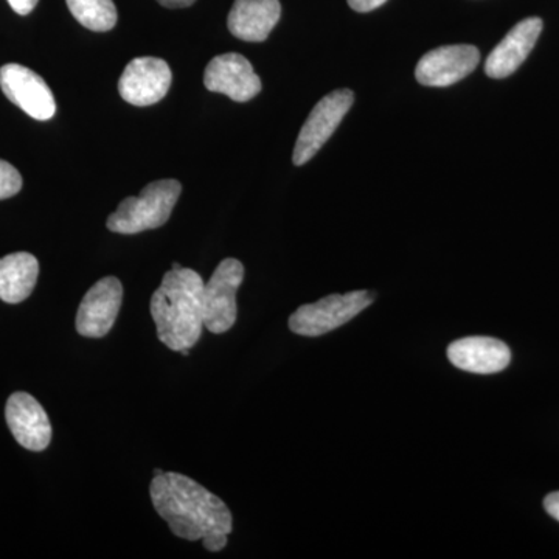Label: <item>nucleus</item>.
Instances as JSON below:
<instances>
[{"label": "nucleus", "mask_w": 559, "mask_h": 559, "mask_svg": "<svg viewBox=\"0 0 559 559\" xmlns=\"http://www.w3.org/2000/svg\"><path fill=\"white\" fill-rule=\"evenodd\" d=\"M7 425L14 439L28 451L40 452L51 441V425L43 406L25 392H16L7 401Z\"/></svg>", "instance_id": "12"}, {"label": "nucleus", "mask_w": 559, "mask_h": 559, "mask_svg": "<svg viewBox=\"0 0 559 559\" xmlns=\"http://www.w3.org/2000/svg\"><path fill=\"white\" fill-rule=\"evenodd\" d=\"M70 13L83 27L92 32H109L117 24V9L112 0H66Z\"/></svg>", "instance_id": "17"}, {"label": "nucleus", "mask_w": 559, "mask_h": 559, "mask_svg": "<svg viewBox=\"0 0 559 559\" xmlns=\"http://www.w3.org/2000/svg\"><path fill=\"white\" fill-rule=\"evenodd\" d=\"M245 278L241 261H221L207 283H204V326L213 334L227 333L237 322V293Z\"/></svg>", "instance_id": "5"}, {"label": "nucleus", "mask_w": 559, "mask_h": 559, "mask_svg": "<svg viewBox=\"0 0 559 559\" xmlns=\"http://www.w3.org/2000/svg\"><path fill=\"white\" fill-rule=\"evenodd\" d=\"M171 69L167 61L154 57H140L124 69L119 92L124 102L134 106L159 103L171 86Z\"/></svg>", "instance_id": "10"}, {"label": "nucleus", "mask_w": 559, "mask_h": 559, "mask_svg": "<svg viewBox=\"0 0 559 559\" xmlns=\"http://www.w3.org/2000/svg\"><path fill=\"white\" fill-rule=\"evenodd\" d=\"M540 32H543V21L539 17H528L514 25L485 62V73L489 79H507L511 73L516 72L536 46Z\"/></svg>", "instance_id": "13"}, {"label": "nucleus", "mask_w": 559, "mask_h": 559, "mask_svg": "<svg viewBox=\"0 0 559 559\" xmlns=\"http://www.w3.org/2000/svg\"><path fill=\"white\" fill-rule=\"evenodd\" d=\"M182 186L175 179L156 180L138 198H127L108 218V229L116 234L134 235L157 229L170 219Z\"/></svg>", "instance_id": "3"}, {"label": "nucleus", "mask_w": 559, "mask_h": 559, "mask_svg": "<svg viewBox=\"0 0 559 559\" xmlns=\"http://www.w3.org/2000/svg\"><path fill=\"white\" fill-rule=\"evenodd\" d=\"M479 61V49L468 44L439 47L419 60L415 76L423 86L448 87L466 79Z\"/></svg>", "instance_id": "9"}, {"label": "nucleus", "mask_w": 559, "mask_h": 559, "mask_svg": "<svg viewBox=\"0 0 559 559\" xmlns=\"http://www.w3.org/2000/svg\"><path fill=\"white\" fill-rule=\"evenodd\" d=\"M544 509L554 520L559 521V491L547 496L546 500H544Z\"/></svg>", "instance_id": "21"}, {"label": "nucleus", "mask_w": 559, "mask_h": 559, "mask_svg": "<svg viewBox=\"0 0 559 559\" xmlns=\"http://www.w3.org/2000/svg\"><path fill=\"white\" fill-rule=\"evenodd\" d=\"M282 16L278 0H235L229 13V31L235 38L263 43Z\"/></svg>", "instance_id": "15"}, {"label": "nucleus", "mask_w": 559, "mask_h": 559, "mask_svg": "<svg viewBox=\"0 0 559 559\" xmlns=\"http://www.w3.org/2000/svg\"><path fill=\"white\" fill-rule=\"evenodd\" d=\"M39 263L28 252L10 253L0 259V300L16 305L31 297L38 282Z\"/></svg>", "instance_id": "16"}, {"label": "nucleus", "mask_w": 559, "mask_h": 559, "mask_svg": "<svg viewBox=\"0 0 559 559\" xmlns=\"http://www.w3.org/2000/svg\"><path fill=\"white\" fill-rule=\"evenodd\" d=\"M123 301V286L117 277L98 280L81 300L76 331L84 337L100 340L112 330Z\"/></svg>", "instance_id": "8"}, {"label": "nucleus", "mask_w": 559, "mask_h": 559, "mask_svg": "<svg viewBox=\"0 0 559 559\" xmlns=\"http://www.w3.org/2000/svg\"><path fill=\"white\" fill-rule=\"evenodd\" d=\"M204 280L189 267L168 271L151 297L157 337L173 352L193 348L204 330Z\"/></svg>", "instance_id": "2"}, {"label": "nucleus", "mask_w": 559, "mask_h": 559, "mask_svg": "<svg viewBox=\"0 0 559 559\" xmlns=\"http://www.w3.org/2000/svg\"><path fill=\"white\" fill-rule=\"evenodd\" d=\"M210 92L227 95L234 102L252 100L261 92V80L248 58L240 53H226L213 58L204 73Z\"/></svg>", "instance_id": "11"}, {"label": "nucleus", "mask_w": 559, "mask_h": 559, "mask_svg": "<svg viewBox=\"0 0 559 559\" xmlns=\"http://www.w3.org/2000/svg\"><path fill=\"white\" fill-rule=\"evenodd\" d=\"M21 189V173L9 162L0 159V201L9 200V198L20 193Z\"/></svg>", "instance_id": "18"}, {"label": "nucleus", "mask_w": 559, "mask_h": 559, "mask_svg": "<svg viewBox=\"0 0 559 559\" xmlns=\"http://www.w3.org/2000/svg\"><path fill=\"white\" fill-rule=\"evenodd\" d=\"M150 496L157 514L173 535L202 540L205 549L219 551L227 546L234 518L226 503L190 477L179 473L154 476Z\"/></svg>", "instance_id": "1"}, {"label": "nucleus", "mask_w": 559, "mask_h": 559, "mask_svg": "<svg viewBox=\"0 0 559 559\" xmlns=\"http://www.w3.org/2000/svg\"><path fill=\"white\" fill-rule=\"evenodd\" d=\"M179 267H182V266H180V264H179V263H175V264H173V270H179Z\"/></svg>", "instance_id": "24"}, {"label": "nucleus", "mask_w": 559, "mask_h": 559, "mask_svg": "<svg viewBox=\"0 0 559 559\" xmlns=\"http://www.w3.org/2000/svg\"><path fill=\"white\" fill-rule=\"evenodd\" d=\"M448 358L460 370L469 373H498L509 367L510 348L495 337L473 336L452 342L448 348Z\"/></svg>", "instance_id": "14"}, {"label": "nucleus", "mask_w": 559, "mask_h": 559, "mask_svg": "<svg viewBox=\"0 0 559 559\" xmlns=\"http://www.w3.org/2000/svg\"><path fill=\"white\" fill-rule=\"evenodd\" d=\"M370 290L333 294L316 304L300 307L289 318V329L299 336L318 337L340 329L373 304Z\"/></svg>", "instance_id": "4"}, {"label": "nucleus", "mask_w": 559, "mask_h": 559, "mask_svg": "<svg viewBox=\"0 0 559 559\" xmlns=\"http://www.w3.org/2000/svg\"><path fill=\"white\" fill-rule=\"evenodd\" d=\"M385 2L388 0H348V5L358 13H369V11L380 9Z\"/></svg>", "instance_id": "19"}, {"label": "nucleus", "mask_w": 559, "mask_h": 559, "mask_svg": "<svg viewBox=\"0 0 559 559\" xmlns=\"http://www.w3.org/2000/svg\"><path fill=\"white\" fill-rule=\"evenodd\" d=\"M160 474H164V471H162V469H154V476H160Z\"/></svg>", "instance_id": "23"}, {"label": "nucleus", "mask_w": 559, "mask_h": 559, "mask_svg": "<svg viewBox=\"0 0 559 559\" xmlns=\"http://www.w3.org/2000/svg\"><path fill=\"white\" fill-rule=\"evenodd\" d=\"M39 0H9L11 9L16 11L21 16L32 13L35 7L38 5Z\"/></svg>", "instance_id": "20"}, {"label": "nucleus", "mask_w": 559, "mask_h": 559, "mask_svg": "<svg viewBox=\"0 0 559 559\" xmlns=\"http://www.w3.org/2000/svg\"><path fill=\"white\" fill-rule=\"evenodd\" d=\"M160 5L168 7V9H186L194 3V0H157Z\"/></svg>", "instance_id": "22"}, {"label": "nucleus", "mask_w": 559, "mask_h": 559, "mask_svg": "<svg viewBox=\"0 0 559 559\" xmlns=\"http://www.w3.org/2000/svg\"><path fill=\"white\" fill-rule=\"evenodd\" d=\"M0 87L11 103L35 120H50L57 112V102L46 81L25 66H2Z\"/></svg>", "instance_id": "7"}, {"label": "nucleus", "mask_w": 559, "mask_h": 559, "mask_svg": "<svg viewBox=\"0 0 559 559\" xmlns=\"http://www.w3.org/2000/svg\"><path fill=\"white\" fill-rule=\"evenodd\" d=\"M355 102V95L349 90L333 91L323 97L311 110L310 117L305 121L296 148H294V164L297 167L310 162L319 150L329 142L331 135L340 127Z\"/></svg>", "instance_id": "6"}]
</instances>
